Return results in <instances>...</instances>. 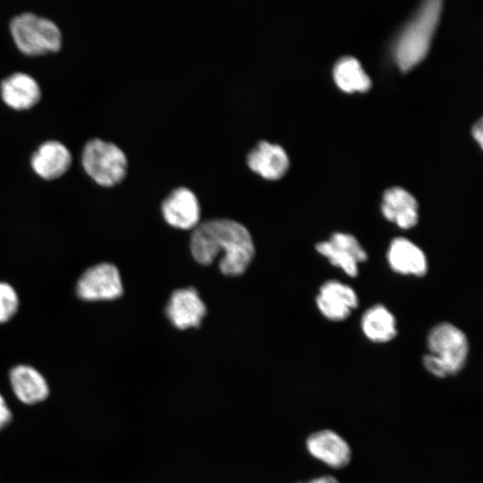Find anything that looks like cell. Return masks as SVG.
Returning <instances> with one entry per match:
<instances>
[{
    "label": "cell",
    "instance_id": "1",
    "mask_svg": "<svg viewBox=\"0 0 483 483\" xmlns=\"http://www.w3.org/2000/svg\"><path fill=\"white\" fill-rule=\"evenodd\" d=\"M194 259L209 265L220 255V271L228 276L240 275L251 263L255 247L249 230L227 218L207 220L193 229L190 242Z\"/></svg>",
    "mask_w": 483,
    "mask_h": 483
},
{
    "label": "cell",
    "instance_id": "2",
    "mask_svg": "<svg viewBox=\"0 0 483 483\" xmlns=\"http://www.w3.org/2000/svg\"><path fill=\"white\" fill-rule=\"evenodd\" d=\"M442 10V1L424 2L399 36L394 48L397 65L407 72L427 55Z\"/></svg>",
    "mask_w": 483,
    "mask_h": 483
},
{
    "label": "cell",
    "instance_id": "3",
    "mask_svg": "<svg viewBox=\"0 0 483 483\" xmlns=\"http://www.w3.org/2000/svg\"><path fill=\"white\" fill-rule=\"evenodd\" d=\"M429 353L423 356L426 369L436 377L459 373L466 363L469 343L464 333L450 323L435 326L427 339Z\"/></svg>",
    "mask_w": 483,
    "mask_h": 483
},
{
    "label": "cell",
    "instance_id": "4",
    "mask_svg": "<svg viewBox=\"0 0 483 483\" xmlns=\"http://www.w3.org/2000/svg\"><path fill=\"white\" fill-rule=\"evenodd\" d=\"M10 32L20 52L41 56L60 51L63 35L51 20L33 13H22L10 21Z\"/></svg>",
    "mask_w": 483,
    "mask_h": 483
},
{
    "label": "cell",
    "instance_id": "5",
    "mask_svg": "<svg viewBox=\"0 0 483 483\" xmlns=\"http://www.w3.org/2000/svg\"><path fill=\"white\" fill-rule=\"evenodd\" d=\"M128 158L115 143L99 138L86 142L81 152V165L88 176L103 187L119 184L126 176Z\"/></svg>",
    "mask_w": 483,
    "mask_h": 483
},
{
    "label": "cell",
    "instance_id": "6",
    "mask_svg": "<svg viewBox=\"0 0 483 483\" xmlns=\"http://www.w3.org/2000/svg\"><path fill=\"white\" fill-rule=\"evenodd\" d=\"M122 278L111 263L89 267L79 278L76 292L84 301H111L123 294Z\"/></svg>",
    "mask_w": 483,
    "mask_h": 483
},
{
    "label": "cell",
    "instance_id": "7",
    "mask_svg": "<svg viewBox=\"0 0 483 483\" xmlns=\"http://www.w3.org/2000/svg\"><path fill=\"white\" fill-rule=\"evenodd\" d=\"M161 212L171 226L195 229L199 224L200 206L196 194L188 187L180 186L171 191L161 204Z\"/></svg>",
    "mask_w": 483,
    "mask_h": 483
},
{
    "label": "cell",
    "instance_id": "8",
    "mask_svg": "<svg viewBox=\"0 0 483 483\" xmlns=\"http://www.w3.org/2000/svg\"><path fill=\"white\" fill-rule=\"evenodd\" d=\"M316 250L352 277L358 275V263L368 258L358 240L349 233H335L329 241L318 243Z\"/></svg>",
    "mask_w": 483,
    "mask_h": 483
},
{
    "label": "cell",
    "instance_id": "9",
    "mask_svg": "<svg viewBox=\"0 0 483 483\" xmlns=\"http://www.w3.org/2000/svg\"><path fill=\"white\" fill-rule=\"evenodd\" d=\"M246 164L262 178L278 180L288 171L290 160L281 145L260 140L248 151Z\"/></svg>",
    "mask_w": 483,
    "mask_h": 483
},
{
    "label": "cell",
    "instance_id": "10",
    "mask_svg": "<svg viewBox=\"0 0 483 483\" xmlns=\"http://www.w3.org/2000/svg\"><path fill=\"white\" fill-rule=\"evenodd\" d=\"M206 313L205 303L192 287L174 291L165 308V314L170 322L181 330L199 326Z\"/></svg>",
    "mask_w": 483,
    "mask_h": 483
},
{
    "label": "cell",
    "instance_id": "11",
    "mask_svg": "<svg viewBox=\"0 0 483 483\" xmlns=\"http://www.w3.org/2000/svg\"><path fill=\"white\" fill-rule=\"evenodd\" d=\"M322 315L332 321L344 320L356 309L359 300L354 290L336 280L324 283L316 298Z\"/></svg>",
    "mask_w": 483,
    "mask_h": 483
},
{
    "label": "cell",
    "instance_id": "12",
    "mask_svg": "<svg viewBox=\"0 0 483 483\" xmlns=\"http://www.w3.org/2000/svg\"><path fill=\"white\" fill-rule=\"evenodd\" d=\"M306 447L314 458L334 469L347 466L352 458L348 443L330 429H322L309 435Z\"/></svg>",
    "mask_w": 483,
    "mask_h": 483
},
{
    "label": "cell",
    "instance_id": "13",
    "mask_svg": "<svg viewBox=\"0 0 483 483\" xmlns=\"http://www.w3.org/2000/svg\"><path fill=\"white\" fill-rule=\"evenodd\" d=\"M72 157L69 148L58 140H47L32 153L30 166L44 180H55L71 167Z\"/></svg>",
    "mask_w": 483,
    "mask_h": 483
},
{
    "label": "cell",
    "instance_id": "14",
    "mask_svg": "<svg viewBox=\"0 0 483 483\" xmlns=\"http://www.w3.org/2000/svg\"><path fill=\"white\" fill-rule=\"evenodd\" d=\"M38 82L30 74L17 72L2 80L0 96L3 102L16 111L33 108L41 99Z\"/></svg>",
    "mask_w": 483,
    "mask_h": 483
},
{
    "label": "cell",
    "instance_id": "15",
    "mask_svg": "<svg viewBox=\"0 0 483 483\" xmlns=\"http://www.w3.org/2000/svg\"><path fill=\"white\" fill-rule=\"evenodd\" d=\"M381 210L388 221L402 229L412 228L419 221L416 199L401 187H392L384 192Z\"/></svg>",
    "mask_w": 483,
    "mask_h": 483
},
{
    "label": "cell",
    "instance_id": "16",
    "mask_svg": "<svg viewBox=\"0 0 483 483\" xmlns=\"http://www.w3.org/2000/svg\"><path fill=\"white\" fill-rule=\"evenodd\" d=\"M390 267L396 273L422 276L427 273L428 262L423 251L411 241L394 239L387 251Z\"/></svg>",
    "mask_w": 483,
    "mask_h": 483
},
{
    "label": "cell",
    "instance_id": "17",
    "mask_svg": "<svg viewBox=\"0 0 483 483\" xmlns=\"http://www.w3.org/2000/svg\"><path fill=\"white\" fill-rule=\"evenodd\" d=\"M10 383L16 397L25 404L44 401L49 394L45 377L29 365H17L10 371Z\"/></svg>",
    "mask_w": 483,
    "mask_h": 483
},
{
    "label": "cell",
    "instance_id": "18",
    "mask_svg": "<svg viewBox=\"0 0 483 483\" xmlns=\"http://www.w3.org/2000/svg\"><path fill=\"white\" fill-rule=\"evenodd\" d=\"M364 335L375 343H386L397 335L393 314L383 305H375L366 310L361 318Z\"/></svg>",
    "mask_w": 483,
    "mask_h": 483
},
{
    "label": "cell",
    "instance_id": "19",
    "mask_svg": "<svg viewBox=\"0 0 483 483\" xmlns=\"http://www.w3.org/2000/svg\"><path fill=\"white\" fill-rule=\"evenodd\" d=\"M334 80L339 89L345 92H365L371 81L360 62L352 56H344L338 60L333 71Z\"/></svg>",
    "mask_w": 483,
    "mask_h": 483
},
{
    "label": "cell",
    "instance_id": "20",
    "mask_svg": "<svg viewBox=\"0 0 483 483\" xmlns=\"http://www.w3.org/2000/svg\"><path fill=\"white\" fill-rule=\"evenodd\" d=\"M19 298L12 285L0 282V324L10 320L17 312Z\"/></svg>",
    "mask_w": 483,
    "mask_h": 483
},
{
    "label": "cell",
    "instance_id": "21",
    "mask_svg": "<svg viewBox=\"0 0 483 483\" xmlns=\"http://www.w3.org/2000/svg\"><path fill=\"white\" fill-rule=\"evenodd\" d=\"M12 412L7 406L4 398L0 394V429L10 423Z\"/></svg>",
    "mask_w": 483,
    "mask_h": 483
},
{
    "label": "cell",
    "instance_id": "22",
    "mask_svg": "<svg viewBox=\"0 0 483 483\" xmlns=\"http://www.w3.org/2000/svg\"><path fill=\"white\" fill-rule=\"evenodd\" d=\"M483 131L482 120L480 119L473 126V128H472V135H473L475 140L479 142V144L481 147H482V139H483V131Z\"/></svg>",
    "mask_w": 483,
    "mask_h": 483
},
{
    "label": "cell",
    "instance_id": "23",
    "mask_svg": "<svg viewBox=\"0 0 483 483\" xmlns=\"http://www.w3.org/2000/svg\"><path fill=\"white\" fill-rule=\"evenodd\" d=\"M305 483H339L338 480L330 475H324L321 477L315 478Z\"/></svg>",
    "mask_w": 483,
    "mask_h": 483
}]
</instances>
